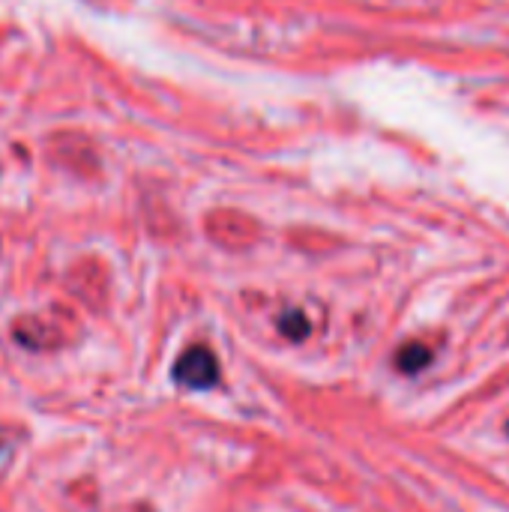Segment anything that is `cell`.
<instances>
[{"label":"cell","mask_w":509,"mask_h":512,"mask_svg":"<svg viewBox=\"0 0 509 512\" xmlns=\"http://www.w3.org/2000/svg\"><path fill=\"white\" fill-rule=\"evenodd\" d=\"M177 381L186 384V387H213L219 381V363L216 357L207 351V348H189L180 360H177V369H174Z\"/></svg>","instance_id":"1"},{"label":"cell","mask_w":509,"mask_h":512,"mask_svg":"<svg viewBox=\"0 0 509 512\" xmlns=\"http://www.w3.org/2000/svg\"><path fill=\"white\" fill-rule=\"evenodd\" d=\"M429 360H432V354H429L426 345H405V348L399 351V357H396V366H399L405 375H414V372H420Z\"/></svg>","instance_id":"2"},{"label":"cell","mask_w":509,"mask_h":512,"mask_svg":"<svg viewBox=\"0 0 509 512\" xmlns=\"http://www.w3.org/2000/svg\"><path fill=\"white\" fill-rule=\"evenodd\" d=\"M306 318L303 315H285L282 318V333H288V336H294V339H300V336H306Z\"/></svg>","instance_id":"3"}]
</instances>
